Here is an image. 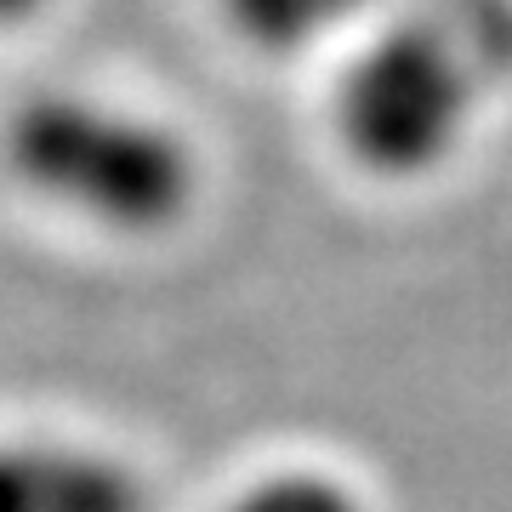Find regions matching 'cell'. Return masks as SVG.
Here are the masks:
<instances>
[{
    "label": "cell",
    "instance_id": "obj_1",
    "mask_svg": "<svg viewBox=\"0 0 512 512\" xmlns=\"http://www.w3.org/2000/svg\"><path fill=\"white\" fill-rule=\"evenodd\" d=\"M512 86V0H404L348 63L336 137L353 160L410 183L461 154Z\"/></svg>",
    "mask_w": 512,
    "mask_h": 512
},
{
    "label": "cell",
    "instance_id": "obj_3",
    "mask_svg": "<svg viewBox=\"0 0 512 512\" xmlns=\"http://www.w3.org/2000/svg\"><path fill=\"white\" fill-rule=\"evenodd\" d=\"M0 512H148V490L92 444L0 439Z\"/></svg>",
    "mask_w": 512,
    "mask_h": 512
},
{
    "label": "cell",
    "instance_id": "obj_4",
    "mask_svg": "<svg viewBox=\"0 0 512 512\" xmlns=\"http://www.w3.org/2000/svg\"><path fill=\"white\" fill-rule=\"evenodd\" d=\"M376 0H222V12L234 23V35L256 52H308L325 35L348 29L353 18H365Z\"/></svg>",
    "mask_w": 512,
    "mask_h": 512
},
{
    "label": "cell",
    "instance_id": "obj_5",
    "mask_svg": "<svg viewBox=\"0 0 512 512\" xmlns=\"http://www.w3.org/2000/svg\"><path fill=\"white\" fill-rule=\"evenodd\" d=\"M234 512H365V495L348 478L319 473V467H285V473L256 478L234 501Z\"/></svg>",
    "mask_w": 512,
    "mask_h": 512
},
{
    "label": "cell",
    "instance_id": "obj_2",
    "mask_svg": "<svg viewBox=\"0 0 512 512\" xmlns=\"http://www.w3.org/2000/svg\"><path fill=\"white\" fill-rule=\"evenodd\" d=\"M0 154L35 200L103 234H165L200 200V160L160 114L97 92H40L6 131Z\"/></svg>",
    "mask_w": 512,
    "mask_h": 512
},
{
    "label": "cell",
    "instance_id": "obj_6",
    "mask_svg": "<svg viewBox=\"0 0 512 512\" xmlns=\"http://www.w3.org/2000/svg\"><path fill=\"white\" fill-rule=\"evenodd\" d=\"M52 0H0V23H23V18H35V12H46Z\"/></svg>",
    "mask_w": 512,
    "mask_h": 512
}]
</instances>
